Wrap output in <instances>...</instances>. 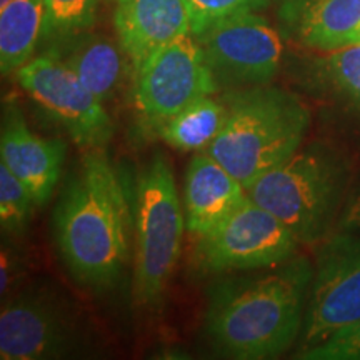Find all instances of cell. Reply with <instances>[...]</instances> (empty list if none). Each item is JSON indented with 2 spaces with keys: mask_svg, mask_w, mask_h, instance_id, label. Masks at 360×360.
<instances>
[{
  "mask_svg": "<svg viewBox=\"0 0 360 360\" xmlns=\"http://www.w3.org/2000/svg\"><path fill=\"white\" fill-rule=\"evenodd\" d=\"M62 260L75 281L112 289L130 259L134 202L129 187L101 150L87 152L65 184L53 214Z\"/></svg>",
  "mask_w": 360,
  "mask_h": 360,
  "instance_id": "cell-1",
  "label": "cell"
},
{
  "mask_svg": "<svg viewBox=\"0 0 360 360\" xmlns=\"http://www.w3.org/2000/svg\"><path fill=\"white\" fill-rule=\"evenodd\" d=\"M309 281L307 264L285 262L262 276L214 283L205 310L210 344L236 360L278 357L302 330Z\"/></svg>",
  "mask_w": 360,
  "mask_h": 360,
  "instance_id": "cell-2",
  "label": "cell"
},
{
  "mask_svg": "<svg viewBox=\"0 0 360 360\" xmlns=\"http://www.w3.org/2000/svg\"><path fill=\"white\" fill-rule=\"evenodd\" d=\"M222 101L227 117L205 152L245 188L302 146L310 112L294 94L265 84L229 92Z\"/></svg>",
  "mask_w": 360,
  "mask_h": 360,
  "instance_id": "cell-3",
  "label": "cell"
},
{
  "mask_svg": "<svg viewBox=\"0 0 360 360\" xmlns=\"http://www.w3.org/2000/svg\"><path fill=\"white\" fill-rule=\"evenodd\" d=\"M347 167L323 146L297 148L294 154L260 175L245 188L294 233L299 244L326 236L340 204Z\"/></svg>",
  "mask_w": 360,
  "mask_h": 360,
  "instance_id": "cell-4",
  "label": "cell"
},
{
  "mask_svg": "<svg viewBox=\"0 0 360 360\" xmlns=\"http://www.w3.org/2000/svg\"><path fill=\"white\" fill-rule=\"evenodd\" d=\"M187 231L184 204L169 159L155 155L141 170L134 188L132 297L139 307L164 299L177 267Z\"/></svg>",
  "mask_w": 360,
  "mask_h": 360,
  "instance_id": "cell-5",
  "label": "cell"
},
{
  "mask_svg": "<svg viewBox=\"0 0 360 360\" xmlns=\"http://www.w3.org/2000/svg\"><path fill=\"white\" fill-rule=\"evenodd\" d=\"M297 240L287 225L249 195L217 227L199 238L195 260L202 272H244L289 262Z\"/></svg>",
  "mask_w": 360,
  "mask_h": 360,
  "instance_id": "cell-6",
  "label": "cell"
},
{
  "mask_svg": "<svg viewBox=\"0 0 360 360\" xmlns=\"http://www.w3.org/2000/svg\"><path fill=\"white\" fill-rule=\"evenodd\" d=\"M134 87L142 124L157 132L188 103L214 96L219 82L199 40L186 34L157 51L135 72Z\"/></svg>",
  "mask_w": 360,
  "mask_h": 360,
  "instance_id": "cell-7",
  "label": "cell"
},
{
  "mask_svg": "<svg viewBox=\"0 0 360 360\" xmlns=\"http://www.w3.org/2000/svg\"><path fill=\"white\" fill-rule=\"evenodd\" d=\"M15 80L85 152L102 150L110 142L114 122L103 102L53 53L27 62L15 72Z\"/></svg>",
  "mask_w": 360,
  "mask_h": 360,
  "instance_id": "cell-8",
  "label": "cell"
},
{
  "mask_svg": "<svg viewBox=\"0 0 360 360\" xmlns=\"http://www.w3.org/2000/svg\"><path fill=\"white\" fill-rule=\"evenodd\" d=\"M195 39L219 85H265L281 69V35L257 12L220 20Z\"/></svg>",
  "mask_w": 360,
  "mask_h": 360,
  "instance_id": "cell-9",
  "label": "cell"
},
{
  "mask_svg": "<svg viewBox=\"0 0 360 360\" xmlns=\"http://www.w3.org/2000/svg\"><path fill=\"white\" fill-rule=\"evenodd\" d=\"M360 322V237L342 233L323 245L302 326V349Z\"/></svg>",
  "mask_w": 360,
  "mask_h": 360,
  "instance_id": "cell-10",
  "label": "cell"
},
{
  "mask_svg": "<svg viewBox=\"0 0 360 360\" xmlns=\"http://www.w3.org/2000/svg\"><path fill=\"white\" fill-rule=\"evenodd\" d=\"M75 323L58 300L44 290L4 299L0 310V359H58L75 347Z\"/></svg>",
  "mask_w": 360,
  "mask_h": 360,
  "instance_id": "cell-11",
  "label": "cell"
},
{
  "mask_svg": "<svg viewBox=\"0 0 360 360\" xmlns=\"http://www.w3.org/2000/svg\"><path fill=\"white\" fill-rule=\"evenodd\" d=\"M67 147L57 139H44L30 130L22 110L6 103L0 129L2 164L32 192L37 205L51 199L60 179Z\"/></svg>",
  "mask_w": 360,
  "mask_h": 360,
  "instance_id": "cell-12",
  "label": "cell"
},
{
  "mask_svg": "<svg viewBox=\"0 0 360 360\" xmlns=\"http://www.w3.org/2000/svg\"><path fill=\"white\" fill-rule=\"evenodd\" d=\"M115 29L134 74L162 47L192 34L186 0H119Z\"/></svg>",
  "mask_w": 360,
  "mask_h": 360,
  "instance_id": "cell-13",
  "label": "cell"
},
{
  "mask_svg": "<svg viewBox=\"0 0 360 360\" xmlns=\"http://www.w3.org/2000/svg\"><path fill=\"white\" fill-rule=\"evenodd\" d=\"M247 191L212 155L199 152L188 162L184 182V214L187 232L200 238L227 219Z\"/></svg>",
  "mask_w": 360,
  "mask_h": 360,
  "instance_id": "cell-14",
  "label": "cell"
},
{
  "mask_svg": "<svg viewBox=\"0 0 360 360\" xmlns=\"http://www.w3.org/2000/svg\"><path fill=\"white\" fill-rule=\"evenodd\" d=\"M278 19L299 44L330 52L352 42L360 27V0H282Z\"/></svg>",
  "mask_w": 360,
  "mask_h": 360,
  "instance_id": "cell-15",
  "label": "cell"
},
{
  "mask_svg": "<svg viewBox=\"0 0 360 360\" xmlns=\"http://www.w3.org/2000/svg\"><path fill=\"white\" fill-rule=\"evenodd\" d=\"M49 52L60 58L103 103L114 97L127 69L122 45L105 35L87 34V30L56 40Z\"/></svg>",
  "mask_w": 360,
  "mask_h": 360,
  "instance_id": "cell-16",
  "label": "cell"
},
{
  "mask_svg": "<svg viewBox=\"0 0 360 360\" xmlns=\"http://www.w3.org/2000/svg\"><path fill=\"white\" fill-rule=\"evenodd\" d=\"M45 35L44 0H11L0 7V69L15 74L32 60Z\"/></svg>",
  "mask_w": 360,
  "mask_h": 360,
  "instance_id": "cell-17",
  "label": "cell"
},
{
  "mask_svg": "<svg viewBox=\"0 0 360 360\" xmlns=\"http://www.w3.org/2000/svg\"><path fill=\"white\" fill-rule=\"evenodd\" d=\"M227 107L222 98H197L157 129V135L175 150L205 152L224 127Z\"/></svg>",
  "mask_w": 360,
  "mask_h": 360,
  "instance_id": "cell-18",
  "label": "cell"
},
{
  "mask_svg": "<svg viewBox=\"0 0 360 360\" xmlns=\"http://www.w3.org/2000/svg\"><path fill=\"white\" fill-rule=\"evenodd\" d=\"M44 40H60L90 29L96 22L98 0H44Z\"/></svg>",
  "mask_w": 360,
  "mask_h": 360,
  "instance_id": "cell-19",
  "label": "cell"
},
{
  "mask_svg": "<svg viewBox=\"0 0 360 360\" xmlns=\"http://www.w3.org/2000/svg\"><path fill=\"white\" fill-rule=\"evenodd\" d=\"M37 205L32 192L6 164L0 162V225L4 233L20 236L30 222L32 207Z\"/></svg>",
  "mask_w": 360,
  "mask_h": 360,
  "instance_id": "cell-20",
  "label": "cell"
},
{
  "mask_svg": "<svg viewBox=\"0 0 360 360\" xmlns=\"http://www.w3.org/2000/svg\"><path fill=\"white\" fill-rule=\"evenodd\" d=\"M323 70L330 84L360 107V44H349L327 53Z\"/></svg>",
  "mask_w": 360,
  "mask_h": 360,
  "instance_id": "cell-21",
  "label": "cell"
},
{
  "mask_svg": "<svg viewBox=\"0 0 360 360\" xmlns=\"http://www.w3.org/2000/svg\"><path fill=\"white\" fill-rule=\"evenodd\" d=\"M191 30L195 37L204 34L217 22L245 12H257L265 6V0H186Z\"/></svg>",
  "mask_w": 360,
  "mask_h": 360,
  "instance_id": "cell-22",
  "label": "cell"
},
{
  "mask_svg": "<svg viewBox=\"0 0 360 360\" xmlns=\"http://www.w3.org/2000/svg\"><path fill=\"white\" fill-rule=\"evenodd\" d=\"M295 357L304 360H360V322L342 328L321 344L300 350Z\"/></svg>",
  "mask_w": 360,
  "mask_h": 360,
  "instance_id": "cell-23",
  "label": "cell"
},
{
  "mask_svg": "<svg viewBox=\"0 0 360 360\" xmlns=\"http://www.w3.org/2000/svg\"><path fill=\"white\" fill-rule=\"evenodd\" d=\"M19 276V257L13 255L12 249H7V245H4L2 260H0V295H2V299H6V295L11 294L13 283Z\"/></svg>",
  "mask_w": 360,
  "mask_h": 360,
  "instance_id": "cell-24",
  "label": "cell"
},
{
  "mask_svg": "<svg viewBox=\"0 0 360 360\" xmlns=\"http://www.w3.org/2000/svg\"><path fill=\"white\" fill-rule=\"evenodd\" d=\"M340 227L347 232H360V182L345 205Z\"/></svg>",
  "mask_w": 360,
  "mask_h": 360,
  "instance_id": "cell-25",
  "label": "cell"
},
{
  "mask_svg": "<svg viewBox=\"0 0 360 360\" xmlns=\"http://www.w3.org/2000/svg\"><path fill=\"white\" fill-rule=\"evenodd\" d=\"M350 44H360V27H359V30L357 32L354 34V37H352V42Z\"/></svg>",
  "mask_w": 360,
  "mask_h": 360,
  "instance_id": "cell-26",
  "label": "cell"
},
{
  "mask_svg": "<svg viewBox=\"0 0 360 360\" xmlns=\"http://www.w3.org/2000/svg\"><path fill=\"white\" fill-rule=\"evenodd\" d=\"M11 2V0H0V7H4V6H7V4Z\"/></svg>",
  "mask_w": 360,
  "mask_h": 360,
  "instance_id": "cell-27",
  "label": "cell"
}]
</instances>
